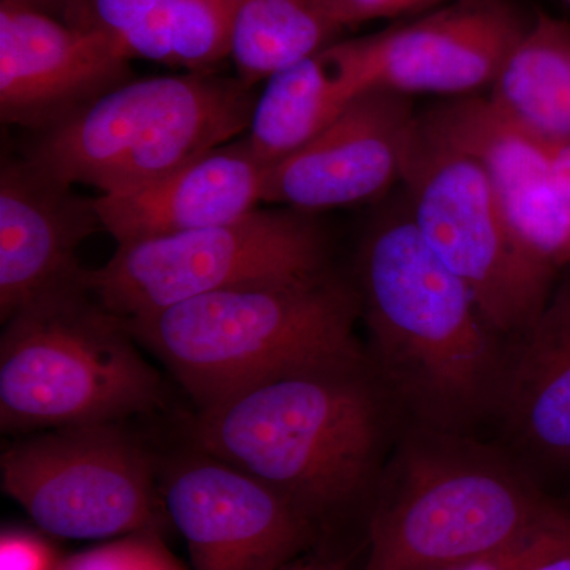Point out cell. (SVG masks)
<instances>
[{"mask_svg": "<svg viewBox=\"0 0 570 570\" xmlns=\"http://www.w3.org/2000/svg\"><path fill=\"white\" fill-rule=\"evenodd\" d=\"M355 288L367 360L409 425L471 434L497 415L510 347L407 209L367 232Z\"/></svg>", "mask_w": 570, "mask_h": 570, "instance_id": "cell-1", "label": "cell"}, {"mask_svg": "<svg viewBox=\"0 0 570 570\" xmlns=\"http://www.w3.org/2000/svg\"><path fill=\"white\" fill-rule=\"evenodd\" d=\"M400 415L367 356L262 382L197 411L195 448L249 472L317 531L373 502Z\"/></svg>", "mask_w": 570, "mask_h": 570, "instance_id": "cell-2", "label": "cell"}, {"mask_svg": "<svg viewBox=\"0 0 570 570\" xmlns=\"http://www.w3.org/2000/svg\"><path fill=\"white\" fill-rule=\"evenodd\" d=\"M367 519L363 570H444L568 517L515 453L466 433L409 425Z\"/></svg>", "mask_w": 570, "mask_h": 570, "instance_id": "cell-3", "label": "cell"}, {"mask_svg": "<svg viewBox=\"0 0 570 570\" xmlns=\"http://www.w3.org/2000/svg\"><path fill=\"white\" fill-rule=\"evenodd\" d=\"M358 318L355 285L328 268L225 288L122 322L200 411L284 374L363 358Z\"/></svg>", "mask_w": 570, "mask_h": 570, "instance_id": "cell-4", "label": "cell"}, {"mask_svg": "<svg viewBox=\"0 0 570 570\" xmlns=\"http://www.w3.org/2000/svg\"><path fill=\"white\" fill-rule=\"evenodd\" d=\"M135 343L86 273L22 306L0 337L2 433L121 423L163 406V379Z\"/></svg>", "mask_w": 570, "mask_h": 570, "instance_id": "cell-5", "label": "cell"}, {"mask_svg": "<svg viewBox=\"0 0 570 570\" xmlns=\"http://www.w3.org/2000/svg\"><path fill=\"white\" fill-rule=\"evenodd\" d=\"M255 100L238 77L213 71L130 80L37 134L24 156L73 186L127 193L247 132Z\"/></svg>", "mask_w": 570, "mask_h": 570, "instance_id": "cell-6", "label": "cell"}, {"mask_svg": "<svg viewBox=\"0 0 570 570\" xmlns=\"http://www.w3.org/2000/svg\"><path fill=\"white\" fill-rule=\"evenodd\" d=\"M401 183L423 242L468 285L491 326L504 337L523 335L549 302L560 266L517 230L482 164L419 116Z\"/></svg>", "mask_w": 570, "mask_h": 570, "instance_id": "cell-7", "label": "cell"}, {"mask_svg": "<svg viewBox=\"0 0 570 570\" xmlns=\"http://www.w3.org/2000/svg\"><path fill=\"white\" fill-rule=\"evenodd\" d=\"M330 268L321 225L291 208H257L235 223L118 245L86 269L97 302L121 321L239 285L296 279Z\"/></svg>", "mask_w": 570, "mask_h": 570, "instance_id": "cell-8", "label": "cell"}, {"mask_svg": "<svg viewBox=\"0 0 570 570\" xmlns=\"http://www.w3.org/2000/svg\"><path fill=\"white\" fill-rule=\"evenodd\" d=\"M0 479L56 538L163 534L171 524L151 455L121 423L26 434L2 453Z\"/></svg>", "mask_w": 570, "mask_h": 570, "instance_id": "cell-9", "label": "cell"}, {"mask_svg": "<svg viewBox=\"0 0 570 570\" xmlns=\"http://www.w3.org/2000/svg\"><path fill=\"white\" fill-rule=\"evenodd\" d=\"M528 24L509 0H452L332 50L360 92L460 99L491 88Z\"/></svg>", "mask_w": 570, "mask_h": 570, "instance_id": "cell-10", "label": "cell"}, {"mask_svg": "<svg viewBox=\"0 0 570 570\" xmlns=\"http://www.w3.org/2000/svg\"><path fill=\"white\" fill-rule=\"evenodd\" d=\"M160 489L194 570H276L321 539L272 487L197 448L165 469Z\"/></svg>", "mask_w": 570, "mask_h": 570, "instance_id": "cell-11", "label": "cell"}, {"mask_svg": "<svg viewBox=\"0 0 570 570\" xmlns=\"http://www.w3.org/2000/svg\"><path fill=\"white\" fill-rule=\"evenodd\" d=\"M129 62L99 29L0 2L3 124L50 130L134 80Z\"/></svg>", "mask_w": 570, "mask_h": 570, "instance_id": "cell-12", "label": "cell"}, {"mask_svg": "<svg viewBox=\"0 0 570 570\" xmlns=\"http://www.w3.org/2000/svg\"><path fill=\"white\" fill-rule=\"evenodd\" d=\"M417 121L411 97L358 94L305 148L269 168L264 204L311 214L376 200L401 181Z\"/></svg>", "mask_w": 570, "mask_h": 570, "instance_id": "cell-13", "label": "cell"}, {"mask_svg": "<svg viewBox=\"0 0 570 570\" xmlns=\"http://www.w3.org/2000/svg\"><path fill=\"white\" fill-rule=\"evenodd\" d=\"M96 200L22 156L0 167V318L62 285L86 269L77 250L100 230Z\"/></svg>", "mask_w": 570, "mask_h": 570, "instance_id": "cell-14", "label": "cell"}, {"mask_svg": "<svg viewBox=\"0 0 570 570\" xmlns=\"http://www.w3.org/2000/svg\"><path fill=\"white\" fill-rule=\"evenodd\" d=\"M422 119L482 164L527 242L560 268L570 265V204L554 170V145L521 132L491 108L487 97H460Z\"/></svg>", "mask_w": 570, "mask_h": 570, "instance_id": "cell-15", "label": "cell"}, {"mask_svg": "<svg viewBox=\"0 0 570 570\" xmlns=\"http://www.w3.org/2000/svg\"><path fill=\"white\" fill-rule=\"evenodd\" d=\"M268 170L242 138L157 181L94 200L102 230L126 245L243 219L264 204Z\"/></svg>", "mask_w": 570, "mask_h": 570, "instance_id": "cell-16", "label": "cell"}, {"mask_svg": "<svg viewBox=\"0 0 570 570\" xmlns=\"http://www.w3.org/2000/svg\"><path fill=\"white\" fill-rule=\"evenodd\" d=\"M494 417L523 461L570 472V268L510 347Z\"/></svg>", "mask_w": 570, "mask_h": 570, "instance_id": "cell-17", "label": "cell"}, {"mask_svg": "<svg viewBox=\"0 0 570 570\" xmlns=\"http://www.w3.org/2000/svg\"><path fill=\"white\" fill-rule=\"evenodd\" d=\"M485 97L521 132L549 145H570L569 22L539 11Z\"/></svg>", "mask_w": 570, "mask_h": 570, "instance_id": "cell-18", "label": "cell"}, {"mask_svg": "<svg viewBox=\"0 0 570 570\" xmlns=\"http://www.w3.org/2000/svg\"><path fill=\"white\" fill-rule=\"evenodd\" d=\"M265 81L245 138L254 156L268 168L305 148L362 94L337 61L332 45Z\"/></svg>", "mask_w": 570, "mask_h": 570, "instance_id": "cell-19", "label": "cell"}, {"mask_svg": "<svg viewBox=\"0 0 570 570\" xmlns=\"http://www.w3.org/2000/svg\"><path fill=\"white\" fill-rule=\"evenodd\" d=\"M228 58L245 85L268 80L277 70L335 43L341 32L322 0H225Z\"/></svg>", "mask_w": 570, "mask_h": 570, "instance_id": "cell-20", "label": "cell"}, {"mask_svg": "<svg viewBox=\"0 0 570 570\" xmlns=\"http://www.w3.org/2000/svg\"><path fill=\"white\" fill-rule=\"evenodd\" d=\"M58 570H184L160 532L124 535L61 561Z\"/></svg>", "mask_w": 570, "mask_h": 570, "instance_id": "cell-21", "label": "cell"}, {"mask_svg": "<svg viewBox=\"0 0 570 570\" xmlns=\"http://www.w3.org/2000/svg\"><path fill=\"white\" fill-rule=\"evenodd\" d=\"M566 553H570V513L557 523L532 531L478 560L444 570H534Z\"/></svg>", "mask_w": 570, "mask_h": 570, "instance_id": "cell-22", "label": "cell"}, {"mask_svg": "<svg viewBox=\"0 0 570 570\" xmlns=\"http://www.w3.org/2000/svg\"><path fill=\"white\" fill-rule=\"evenodd\" d=\"M449 2L452 0H322V6L343 31L363 22L423 14Z\"/></svg>", "mask_w": 570, "mask_h": 570, "instance_id": "cell-23", "label": "cell"}, {"mask_svg": "<svg viewBox=\"0 0 570 570\" xmlns=\"http://www.w3.org/2000/svg\"><path fill=\"white\" fill-rule=\"evenodd\" d=\"M61 561L39 532L7 528L0 535V570H58Z\"/></svg>", "mask_w": 570, "mask_h": 570, "instance_id": "cell-24", "label": "cell"}, {"mask_svg": "<svg viewBox=\"0 0 570 570\" xmlns=\"http://www.w3.org/2000/svg\"><path fill=\"white\" fill-rule=\"evenodd\" d=\"M0 2L13 3V6L24 7L50 14L58 20L77 24L80 20L82 0H0Z\"/></svg>", "mask_w": 570, "mask_h": 570, "instance_id": "cell-25", "label": "cell"}, {"mask_svg": "<svg viewBox=\"0 0 570 570\" xmlns=\"http://www.w3.org/2000/svg\"><path fill=\"white\" fill-rule=\"evenodd\" d=\"M276 570H352L346 561L321 553H306Z\"/></svg>", "mask_w": 570, "mask_h": 570, "instance_id": "cell-26", "label": "cell"}, {"mask_svg": "<svg viewBox=\"0 0 570 570\" xmlns=\"http://www.w3.org/2000/svg\"><path fill=\"white\" fill-rule=\"evenodd\" d=\"M534 570H570V553L561 554L553 560L543 562Z\"/></svg>", "mask_w": 570, "mask_h": 570, "instance_id": "cell-27", "label": "cell"}, {"mask_svg": "<svg viewBox=\"0 0 570 570\" xmlns=\"http://www.w3.org/2000/svg\"><path fill=\"white\" fill-rule=\"evenodd\" d=\"M564 2L570 7V0H564Z\"/></svg>", "mask_w": 570, "mask_h": 570, "instance_id": "cell-28", "label": "cell"}]
</instances>
